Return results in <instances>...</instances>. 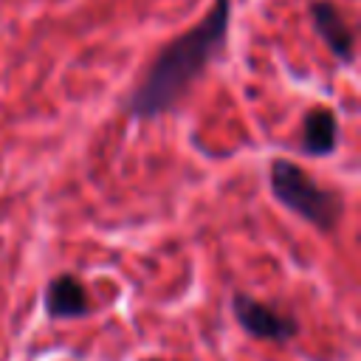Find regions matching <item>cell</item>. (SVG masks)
I'll return each instance as SVG.
<instances>
[{"instance_id":"1","label":"cell","mask_w":361,"mask_h":361,"mask_svg":"<svg viewBox=\"0 0 361 361\" xmlns=\"http://www.w3.org/2000/svg\"><path fill=\"white\" fill-rule=\"evenodd\" d=\"M231 8L234 0H214L203 20L158 51L144 79L127 99V113L133 118L147 121L164 116L183 99V93L203 76L209 62L223 51L231 25Z\"/></svg>"},{"instance_id":"2","label":"cell","mask_w":361,"mask_h":361,"mask_svg":"<svg viewBox=\"0 0 361 361\" xmlns=\"http://www.w3.org/2000/svg\"><path fill=\"white\" fill-rule=\"evenodd\" d=\"M268 183L274 197L299 214L305 223L316 226L319 231H333L341 217V197L333 189L316 183L299 164L288 158H276L268 169Z\"/></svg>"},{"instance_id":"3","label":"cell","mask_w":361,"mask_h":361,"mask_svg":"<svg viewBox=\"0 0 361 361\" xmlns=\"http://www.w3.org/2000/svg\"><path fill=\"white\" fill-rule=\"evenodd\" d=\"M231 310L237 324L259 341H274V344H285L299 333V319L290 313L276 310L274 305H265L243 290H237L231 296Z\"/></svg>"},{"instance_id":"4","label":"cell","mask_w":361,"mask_h":361,"mask_svg":"<svg viewBox=\"0 0 361 361\" xmlns=\"http://www.w3.org/2000/svg\"><path fill=\"white\" fill-rule=\"evenodd\" d=\"M42 307L45 316L54 322H71V319H85L90 313V296L79 276L73 274H56L42 293Z\"/></svg>"},{"instance_id":"5","label":"cell","mask_w":361,"mask_h":361,"mask_svg":"<svg viewBox=\"0 0 361 361\" xmlns=\"http://www.w3.org/2000/svg\"><path fill=\"white\" fill-rule=\"evenodd\" d=\"M307 11H310L313 28H316L319 37L324 39V45H327L341 62H353V54H355V34H353L350 25L344 23L338 6L330 3V0H313V3L307 6Z\"/></svg>"},{"instance_id":"6","label":"cell","mask_w":361,"mask_h":361,"mask_svg":"<svg viewBox=\"0 0 361 361\" xmlns=\"http://www.w3.org/2000/svg\"><path fill=\"white\" fill-rule=\"evenodd\" d=\"M302 149L307 155H330L338 147V121L330 107H310L302 118Z\"/></svg>"}]
</instances>
